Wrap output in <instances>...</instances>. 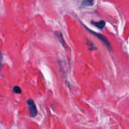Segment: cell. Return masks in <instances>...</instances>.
<instances>
[{
  "label": "cell",
  "mask_w": 129,
  "mask_h": 129,
  "mask_svg": "<svg viewBox=\"0 0 129 129\" xmlns=\"http://www.w3.org/2000/svg\"><path fill=\"white\" fill-rule=\"evenodd\" d=\"M87 29H88V30L89 31V32L91 33L92 34H93V35L96 36L100 40H101V41L104 44V45L107 47V48L108 49V50H112V45H111L110 42L109 40H108V39H107L105 36H104V35H102V34H99V33H97V32H95V31H92V30H90L88 28Z\"/></svg>",
  "instance_id": "obj_1"
},
{
  "label": "cell",
  "mask_w": 129,
  "mask_h": 129,
  "mask_svg": "<svg viewBox=\"0 0 129 129\" xmlns=\"http://www.w3.org/2000/svg\"><path fill=\"white\" fill-rule=\"evenodd\" d=\"M27 107L28 108L30 117H31V118L36 117L38 114V111L35 102L33 100L30 99L27 101Z\"/></svg>",
  "instance_id": "obj_2"
},
{
  "label": "cell",
  "mask_w": 129,
  "mask_h": 129,
  "mask_svg": "<svg viewBox=\"0 0 129 129\" xmlns=\"http://www.w3.org/2000/svg\"><path fill=\"white\" fill-rule=\"evenodd\" d=\"M91 23L99 29H103L105 27V21L104 20H100V21H92Z\"/></svg>",
  "instance_id": "obj_3"
},
{
  "label": "cell",
  "mask_w": 129,
  "mask_h": 129,
  "mask_svg": "<svg viewBox=\"0 0 129 129\" xmlns=\"http://www.w3.org/2000/svg\"><path fill=\"white\" fill-rule=\"evenodd\" d=\"M94 0H83L81 4V7L91 6L94 5Z\"/></svg>",
  "instance_id": "obj_4"
},
{
  "label": "cell",
  "mask_w": 129,
  "mask_h": 129,
  "mask_svg": "<svg viewBox=\"0 0 129 129\" xmlns=\"http://www.w3.org/2000/svg\"><path fill=\"white\" fill-rule=\"evenodd\" d=\"M55 36L57 37V38L59 39V42H60V44H61L63 46H64L66 44V43H65V42H64V38H63V36H62V35L61 33L59 32V31H56V32L55 33Z\"/></svg>",
  "instance_id": "obj_5"
},
{
  "label": "cell",
  "mask_w": 129,
  "mask_h": 129,
  "mask_svg": "<svg viewBox=\"0 0 129 129\" xmlns=\"http://www.w3.org/2000/svg\"><path fill=\"white\" fill-rule=\"evenodd\" d=\"M13 90L14 93H16V94H20V93H21V88H20L19 86H14L13 88Z\"/></svg>",
  "instance_id": "obj_6"
}]
</instances>
